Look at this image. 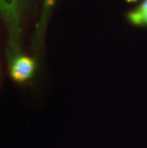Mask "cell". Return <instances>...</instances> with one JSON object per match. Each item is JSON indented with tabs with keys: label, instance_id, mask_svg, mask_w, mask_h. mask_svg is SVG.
<instances>
[{
	"label": "cell",
	"instance_id": "6da1fadb",
	"mask_svg": "<svg viewBox=\"0 0 147 148\" xmlns=\"http://www.w3.org/2000/svg\"><path fill=\"white\" fill-rule=\"evenodd\" d=\"M21 0H0V14L4 18L8 28L9 46L8 58L12 62L21 52Z\"/></svg>",
	"mask_w": 147,
	"mask_h": 148
},
{
	"label": "cell",
	"instance_id": "7a4b0ae2",
	"mask_svg": "<svg viewBox=\"0 0 147 148\" xmlns=\"http://www.w3.org/2000/svg\"><path fill=\"white\" fill-rule=\"evenodd\" d=\"M36 69V62L27 56H18L11 62V75L17 82L29 79Z\"/></svg>",
	"mask_w": 147,
	"mask_h": 148
},
{
	"label": "cell",
	"instance_id": "3957f363",
	"mask_svg": "<svg viewBox=\"0 0 147 148\" xmlns=\"http://www.w3.org/2000/svg\"><path fill=\"white\" fill-rule=\"evenodd\" d=\"M129 20L136 25H147V10H140L137 8L136 11L130 12Z\"/></svg>",
	"mask_w": 147,
	"mask_h": 148
},
{
	"label": "cell",
	"instance_id": "277c9868",
	"mask_svg": "<svg viewBox=\"0 0 147 148\" xmlns=\"http://www.w3.org/2000/svg\"><path fill=\"white\" fill-rule=\"evenodd\" d=\"M55 3V0H44V7H43V14H42V20L44 19L46 14H47V12L49 11V9L54 5Z\"/></svg>",
	"mask_w": 147,
	"mask_h": 148
},
{
	"label": "cell",
	"instance_id": "5b68a950",
	"mask_svg": "<svg viewBox=\"0 0 147 148\" xmlns=\"http://www.w3.org/2000/svg\"><path fill=\"white\" fill-rule=\"evenodd\" d=\"M139 9H140V10H147V0H144V2L142 3Z\"/></svg>",
	"mask_w": 147,
	"mask_h": 148
},
{
	"label": "cell",
	"instance_id": "8992f818",
	"mask_svg": "<svg viewBox=\"0 0 147 148\" xmlns=\"http://www.w3.org/2000/svg\"><path fill=\"white\" fill-rule=\"evenodd\" d=\"M29 1V0H21V2H22V5H23V7L25 6V4H26V3Z\"/></svg>",
	"mask_w": 147,
	"mask_h": 148
},
{
	"label": "cell",
	"instance_id": "52a82bcc",
	"mask_svg": "<svg viewBox=\"0 0 147 148\" xmlns=\"http://www.w3.org/2000/svg\"><path fill=\"white\" fill-rule=\"evenodd\" d=\"M137 0H127V2H135Z\"/></svg>",
	"mask_w": 147,
	"mask_h": 148
}]
</instances>
